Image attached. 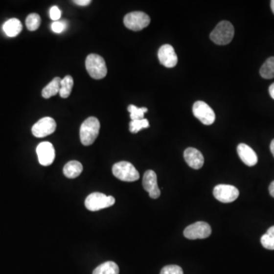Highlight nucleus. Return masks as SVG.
I'll list each match as a JSON object with an SVG mask.
<instances>
[{
    "instance_id": "obj_18",
    "label": "nucleus",
    "mask_w": 274,
    "mask_h": 274,
    "mask_svg": "<svg viewBox=\"0 0 274 274\" xmlns=\"http://www.w3.org/2000/svg\"><path fill=\"white\" fill-rule=\"evenodd\" d=\"M60 82L61 79L60 77H56L51 82L45 86L42 90V96L45 98H50L52 96H55L60 92Z\"/></svg>"
},
{
    "instance_id": "obj_12",
    "label": "nucleus",
    "mask_w": 274,
    "mask_h": 274,
    "mask_svg": "<svg viewBox=\"0 0 274 274\" xmlns=\"http://www.w3.org/2000/svg\"><path fill=\"white\" fill-rule=\"evenodd\" d=\"M36 153L40 164L43 166H49L54 161L55 149L50 142H41L37 147Z\"/></svg>"
},
{
    "instance_id": "obj_3",
    "label": "nucleus",
    "mask_w": 274,
    "mask_h": 274,
    "mask_svg": "<svg viewBox=\"0 0 274 274\" xmlns=\"http://www.w3.org/2000/svg\"><path fill=\"white\" fill-rule=\"evenodd\" d=\"M86 67L89 75L94 79H104L108 73L105 60L95 53H91L88 56Z\"/></svg>"
},
{
    "instance_id": "obj_23",
    "label": "nucleus",
    "mask_w": 274,
    "mask_h": 274,
    "mask_svg": "<svg viewBox=\"0 0 274 274\" xmlns=\"http://www.w3.org/2000/svg\"><path fill=\"white\" fill-rule=\"evenodd\" d=\"M41 23V17L38 14H30L29 16H27V19H26V27L29 31H36L39 28Z\"/></svg>"
},
{
    "instance_id": "obj_13",
    "label": "nucleus",
    "mask_w": 274,
    "mask_h": 274,
    "mask_svg": "<svg viewBox=\"0 0 274 274\" xmlns=\"http://www.w3.org/2000/svg\"><path fill=\"white\" fill-rule=\"evenodd\" d=\"M142 185L144 189L149 192L151 198L157 199L161 195V191L157 183V175L153 170H148L145 172Z\"/></svg>"
},
{
    "instance_id": "obj_17",
    "label": "nucleus",
    "mask_w": 274,
    "mask_h": 274,
    "mask_svg": "<svg viewBox=\"0 0 274 274\" xmlns=\"http://www.w3.org/2000/svg\"><path fill=\"white\" fill-rule=\"evenodd\" d=\"M83 171V166L79 161H70L65 164L64 174L67 178H75L79 177Z\"/></svg>"
},
{
    "instance_id": "obj_27",
    "label": "nucleus",
    "mask_w": 274,
    "mask_h": 274,
    "mask_svg": "<svg viewBox=\"0 0 274 274\" xmlns=\"http://www.w3.org/2000/svg\"><path fill=\"white\" fill-rule=\"evenodd\" d=\"M67 24L65 22H53L51 24L52 31L57 34H60L66 29Z\"/></svg>"
},
{
    "instance_id": "obj_14",
    "label": "nucleus",
    "mask_w": 274,
    "mask_h": 274,
    "mask_svg": "<svg viewBox=\"0 0 274 274\" xmlns=\"http://www.w3.org/2000/svg\"><path fill=\"white\" fill-rule=\"evenodd\" d=\"M183 157L189 166L194 169H200L204 165V156L195 148L190 147L185 149Z\"/></svg>"
},
{
    "instance_id": "obj_7",
    "label": "nucleus",
    "mask_w": 274,
    "mask_h": 274,
    "mask_svg": "<svg viewBox=\"0 0 274 274\" xmlns=\"http://www.w3.org/2000/svg\"><path fill=\"white\" fill-rule=\"evenodd\" d=\"M193 114L204 125H211L216 120V115L213 110L204 101H197L194 103Z\"/></svg>"
},
{
    "instance_id": "obj_22",
    "label": "nucleus",
    "mask_w": 274,
    "mask_h": 274,
    "mask_svg": "<svg viewBox=\"0 0 274 274\" xmlns=\"http://www.w3.org/2000/svg\"><path fill=\"white\" fill-rule=\"evenodd\" d=\"M260 242L264 248L268 250H274V226L267 230L260 238Z\"/></svg>"
},
{
    "instance_id": "obj_25",
    "label": "nucleus",
    "mask_w": 274,
    "mask_h": 274,
    "mask_svg": "<svg viewBox=\"0 0 274 274\" xmlns=\"http://www.w3.org/2000/svg\"><path fill=\"white\" fill-rule=\"evenodd\" d=\"M149 127V123L147 119L142 120H131L130 123V131L132 134H137L142 129Z\"/></svg>"
},
{
    "instance_id": "obj_1",
    "label": "nucleus",
    "mask_w": 274,
    "mask_h": 274,
    "mask_svg": "<svg viewBox=\"0 0 274 274\" xmlns=\"http://www.w3.org/2000/svg\"><path fill=\"white\" fill-rule=\"evenodd\" d=\"M100 122L98 118L91 116L82 123L80 127V140L84 146H91L97 139L100 130Z\"/></svg>"
},
{
    "instance_id": "obj_6",
    "label": "nucleus",
    "mask_w": 274,
    "mask_h": 274,
    "mask_svg": "<svg viewBox=\"0 0 274 274\" xmlns=\"http://www.w3.org/2000/svg\"><path fill=\"white\" fill-rule=\"evenodd\" d=\"M124 25L134 31H141L150 24V18L142 12H133L126 15L123 19Z\"/></svg>"
},
{
    "instance_id": "obj_11",
    "label": "nucleus",
    "mask_w": 274,
    "mask_h": 274,
    "mask_svg": "<svg viewBox=\"0 0 274 274\" xmlns=\"http://www.w3.org/2000/svg\"><path fill=\"white\" fill-rule=\"evenodd\" d=\"M158 58L161 65L167 68H173L178 64V56L173 46L170 45H164L160 48Z\"/></svg>"
},
{
    "instance_id": "obj_5",
    "label": "nucleus",
    "mask_w": 274,
    "mask_h": 274,
    "mask_svg": "<svg viewBox=\"0 0 274 274\" xmlns=\"http://www.w3.org/2000/svg\"><path fill=\"white\" fill-rule=\"evenodd\" d=\"M114 204V197L112 196H107L98 192L89 194L85 201L86 207L92 212L110 207Z\"/></svg>"
},
{
    "instance_id": "obj_19",
    "label": "nucleus",
    "mask_w": 274,
    "mask_h": 274,
    "mask_svg": "<svg viewBox=\"0 0 274 274\" xmlns=\"http://www.w3.org/2000/svg\"><path fill=\"white\" fill-rule=\"evenodd\" d=\"M92 274H119V267L114 261H107L96 267Z\"/></svg>"
},
{
    "instance_id": "obj_21",
    "label": "nucleus",
    "mask_w": 274,
    "mask_h": 274,
    "mask_svg": "<svg viewBox=\"0 0 274 274\" xmlns=\"http://www.w3.org/2000/svg\"><path fill=\"white\" fill-rule=\"evenodd\" d=\"M260 74L264 79L274 78V57L267 59L260 68Z\"/></svg>"
},
{
    "instance_id": "obj_33",
    "label": "nucleus",
    "mask_w": 274,
    "mask_h": 274,
    "mask_svg": "<svg viewBox=\"0 0 274 274\" xmlns=\"http://www.w3.org/2000/svg\"><path fill=\"white\" fill-rule=\"evenodd\" d=\"M271 9H272V12L274 14V0H272L271 2Z\"/></svg>"
},
{
    "instance_id": "obj_8",
    "label": "nucleus",
    "mask_w": 274,
    "mask_h": 274,
    "mask_svg": "<svg viewBox=\"0 0 274 274\" xmlns=\"http://www.w3.org/2000/svg\"><path fill=\"white\" fill-rule=\"evenodd\" d=\"M210 226L205 222H197L187 226L183 231V235L188 239H204L211 235Z\"/></svg>"
},
{
    "instance_id": "obj_2",
    "label": "nucleus",
    "mask_w": 274,
    "mask_h": 274,
    "mask_svg": "<svg viewBox=\"0 0 274 274\" xmlns=\"http://www.w3.org/2000/svg\"><path fill=\"white\" fill-rule=\"evenodd\" d=\"M235 29L231 23L228 21H222L211 32L210 39L218 45H226L234 38Z\"/></svg>"
},
{
    "instance_id": "obj_15",
    "label": "nucleus",
    "mask_w": 274,
    "mask_h": 274,
    "mask_svg": "<svg viewBox=\"0 0 274 274\" xmlns=\"http://www.w3.org/2000/svg\"><path fill=\"white\" fill-rule=\"evenodd\" d=\"M240 159L248 166H254L257 163V156L255 152L246 144L241 143L237 147Z\"/></svg>"
},
{
    "instance_id": "obj_26",
    "label": "nucleus",
    "mask_w": 274,
    "mask_h": 274,
    "mask_svg": "<svg viewBox=\"0 0 274 274\" xmlns=\"http://www.w3.org/2000/svg\"><path fill=\"white\" fill-rule=\"evenodd\" d=\"M160 274H183L182 267L178 265H168L163 267Z\"/></svg>"
},
{
    "instance_id": "obj_28",
    "label": "nucleus",
    "mask_w": 274,
    "mask_h": 274,
    "mask_svg": "<svg viewBox=\"0 0 274 274\" xmlns=\"http://www.w3.org/2000/svg\"><path fill=\"white\" fill-rule=\"evenodd\" d=\"M61 11L58 7L53 6L50 10V17L54 22H57L61 18Z\"/></svg>"
},
{
    "instance_id": "obj_9",
    "label": "nucleus",
    "mask_w": 274,
    "mask_h": 274,
    "mask_svg": "<svg viewBox=\"0 0 274 274\" xmlns=\"http://www.w3.org/2000/svg\"><path fill=\"white\" fill-rule=\"evenodd\" d=\"M213 196L217 201L224 204H228L238 198L239 190L232 185L219 184L213 190Z\"/></svg>"
},
{
    "instance_id": "obj_16",
    "label": "nucleus",
    "mask_w": 274,
    "mask_h": 274,
    "mask_svg": "<svg viewBox=\"0 0 274 274\" xmlns=\"http://www.w3.org/2000/svg\"><path fill=\"white\" fill-rule=\"evenodd\" d=\"M2 28L7 36L13 38L18 36L23 31V24L19 19H11L4 23Z\"/></svg>"
},
{
    "instance_id": "obj_24",
    "label": "nucleus",
    "mask_w": 274,
    "mask_h": 274,
    "mask_svg": "<svg viewBox=\"0 0 274 274\" xmlns=\"http://www.w3.org/2000/svg\"><path fill=\"white\" fill-rule=\"evenodd\" d=\"M127 110L130 113V118L132 120H142L144 119V114L148 112L146 108H137L134 105H129Z\"/></svg>"
},
{
    "instance_id": "obj_32",
    "label": "nucleus",
    "mask_w": 274,
    "mask_h": 274,
    "mask_svg": "<svg viewBox=\"0 0 274 274\" xmlns=\"http://www.w3.org/2000/svg\"><path fill=\"white\" fill-rule=\"evenodd\" d=\"M271 151L274 157V139H273L272 142H271Z\"/></svg>"
},
{
    "instance_id": "obj_20",
    "label": "nucleus",
    "mask_w": 274,
    "mask_h": 274,
    "mask_svg": "<svg viewBox=\"0 0 274 274\" xmlns=\"http://www.w3.org/2000/svg\"><path fill=\"white\" fill-rule=\"evenodd\" d=\"M73 84V79L70 75H67L64 79H61L60 90L59 92L61 98H67L70 95Z\"/></svg>"
},
{
    "instance_id": "obj_31",
    "label": "nucleus",
    "mask_w": 274,
    "mask_h": 274,
    "mask_svg": "<svg viewBox=\"0 0 274 274\" xmlns=\"http://www.w3.org/2000/svg\"><path fill=\"white\" fill-rule=\"evenodd\" d=\"M269 93L271 94V98L274 99V82L269 87Z\"/></svg>"
},
{
    "instance_id": "obj_30",
    "label": "nucleus",
    "mask_w": 274,
    "mask_h": 274,
    "mask_svg": "<svg viewBox=\"0 0 274 274\" xmlns=\"http://www.w3.org/2000/svg\"><path fill=\"white\" fill-rule=\"evenodd\" d=\"M269 191L271 195L274 197V181L270 184Z\"/></svg>"
},
{
    "instance_id": "obj_10",
    "label": "nucleus",
    "mask_w": 274,
    "mask_h": 274,
    "mask_svg": "<svg viewBox=\"0 0 274 274\" xmlns=\"http://www.w3.org/2000/svg\"><path fill=\"white\" fill-rule=\"evenodd\" d=\"M57 128V123L54 119L46 116L40 119L31 129L32 134L37 138H44L53 134Z\"/></svg>"
},
{
    "instance_id": "obj_29",
    "label": "nucleus",
    "mask_w": 274,
    "mask_h": 274,
    "mask_svg": "<svg viewBox=\"0 0 274 274\" xmlns=\"http://www.w3.org/2000/svg\"><path fill=\"white\" fill-rule=\"evenodd\" d=\"M73 2L77 4V5H81V6H86V5L91 3V1H90V0H75Z\"/></svg>"
},
{
    "instance_id": "obj_4",
    "label": "nucleus",
    "mask_w": 274,
    "mask_h": 274,
    "mask_svg": "<svg viewBox=\"0 0 274 274\" xmlns=\"http://www.w3.org/2000/svg\"><path fill=\"white\" fill-rule=\"evenodd\" d=\"M113 175L122 182H136L139 178V171L128 161H119L114 164Z\"/></svg>"
}]
</instances>
